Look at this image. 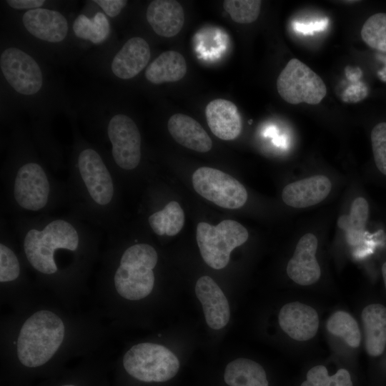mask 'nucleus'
<instances>
[{"label": "nucleus", "mask_w": 386, "mask_h": 386, "mask_svg": "<svg viewBox=\"0 0 386 386\" xmlns=\"http://www.w3.org/2000/svg\"><path fill=\"white\" fill-rule=\"evenodd\" d=\"M19 24L26 36L49 47L60 46L73 37L71 22L55 9L44 7L23 11Z\"/></svg>", "instance_id": "11"}, {"label": "nucleus", "mask_w": 386, "mask_h": 386, "mask_svg": "<svg viewBox=\"0 0 386 386\" xmlns=\"http://www.w3.org/2000/svg\"><path fill=\"white\" fill-rule=\"evenodd\" d=\"M121 365L132 378L147 383L164 382L179 369L177 357L167 347L153 342H141L122 354Z\"/></svg>", "instance_id": "8"}, {"label": "nucleus", "mask_w": 386, "mask_h": 386, "mask_svg": "<svg viewBox=\"0 0 386 386\" xmlns=\"http://www.w3.org/2000/svg\"><path fill=\"white\" fill-rule=\"evenodd\" d=\"M114 332L94 306L71 309L47 293L26 310L1 315V360L37 372L102 350Z\"/></svg>", "instance_id": "1"}, {"label": "nucleus", "mask_w": 386, "mask_h": 386, "mask_svg": "<svg viewBox=\"0 0 386 386\" xmlns=\"http://www.w3.org/2000/svg\"><path fill=\"white\" fill-rule=\"evenodd\" d=\"M248 237L247 229L234 220H223L216 226L201 222L197 227V242L202 257L215 269L225 267L232 251Z\"/></svg>", "instance_id": "9"}, {"label": "nucleus", "mask_w": 386, "mask_h": 386, "mask_svg": "<svg viewBox=\"0 0 386 386\" xmlns=\"http://www.w3.org/2000/svg\"><path fill=\"white\" fill-rule=\"evenodd\" d=\"M34 279L8 221L0 227V304L11 312L28 310L46 295Z\"/></svg>", "instance_id": "6"}, {"label": "nucleus", "mask_w": 386, "mask_h": 386, "mask_svg": "<svg viewBox=\"0 0 386 386\" xmlns=\"http://www.w3.org/2000/svg\"><path fill=\"white\" fill-rule=\"evenodd\" d=\"M3 208L10 215L51 214L66 204L65 182L57 179L30 132L15 124L1 170Z\"/></svg>", "instance_id": "3"}, {"label": "nucleus", "mask_w": 386, "mask_h": 386, "mask_svg": "<svg viewBox=\"0 0 386 386\" xmlns=\"http://www.w3.org/2000/svg\"><path fill=\"white\" fill-rule=\"evenodd\" d=\"M8 222L39 287L66 307L81 308L102 252L94 227L69 212L11 215Z\"/></svg>", "instance_id": "2"}, {"label": "nucleus", "mask_w": 386, "mask_h": 386, "mask_svg": "<svg viewBox=\"0 0 386 386\" xmlns=\"http://www.w3.org/2000/svg\"><path fill=\"white\" fill-rule=\"evenodd\" d=\"M259 0H225L224 10L232 20L239 24H249L257 20L261 10Z\"/></svg>", "instance_id": "29"}, {"label": "nucleus", "mask_w": 386, "mask_h": 386, "mask_svg": "<svg viewBox=\"0 0 386 386\" xmlns=\"http://www.w3.org/2000/svg\"><path fill=\"white\" fill-rule=\"evenodd\" d=\"M150 58L148 42L141 36L131 37L109 57L108 74L119 80L133 79L147 67Z\"/></svg>", "instance_id": "13"}, {"label": "nucleus", "mask_w": 386, "mask_h": 386, "mask_svg": "<svg viewBox=\"0 0 386 386\" xmlns=\"http://www.w3.org/2000/svg\"><path fill=\"white\" fill-rule=\"evenodd\" d=\"M112 31L111 19L98 6L95 11L79 14L71 21L73 37L94 46L105 44Z\"/></svg>", "instance_id": "20"}, {"label": "nucleus", "mask_w": 386, "mask_h": 386, "mask_svg": "<svg viewBox=\"0 0 386 386\" xmlns=\"http://www.w3.org/2000/svg\"><path fill=\"white\" fill-rule=\"evenodd\" d=\"M382 277H383L385 286V288H386V262L382 264Z\"/></svg>", "instance_id": "35"}, {"label": "nucleus", "mask_w": 386, "mask_h": 386, "mask_svg": "<svg viewBox=\"0 0 386 386\" xmlns=\"http://www.w3.org/2000/svg\"><path fill=\"white\" fill-rule=\"evenodd\" d=\"M58 386H77V385L72 382H66V383L61 384Z\"/></svg>", "instance_id": "36"}, {"label": "nucleus", "mask_w": 386, "mask_h": 386, "mask_svg": "<svg viewBox=\"0 0 386 386\" xmlns=\"http://www.w3.org/2000/svg\"><path fill=\"white\" fill-rule=\"evenodd\" d=\"M96 4L111 20L117 17L126 7V0H93Z\"/></svg>", "instance_id": "32"}, {"label": "nucleus", "mask_w": 386, "mask_h": 386, "mask_svg": "<svg viewBox=\"0 0 386 386\" xmlns=\"http://www.w3.org/2000/svg\"><path fill=\"white\" fill-rule=\"evenodd\" d=\"M192 184L199 195L223 208L238 209L247 200L244 187L231 175L217 169H197L192 174Z\"/></svg>", "instance_id": "12"}, {"label": "nucleus", "mask_w": 386, "mask_h": 386, "mask_svg": "<svg viewBox=\"0 0 386 386\" xmlns=\"http://www.w3.org/2000/svg\"><path fill=\"white\" fill-rule=\"evenodd\" d=\"M195 293L202 305L208 326L213 330L225 327L230 317L228 301L222 290L209 276L199 278L195 285Z\"/></svg>", "instance_id": "16"}, {"label": "nucleus", "mask_w": 386, "mask_h": 386, "mask_svg": "<svg viewBox=\"0 0 386 386\" xmlns=\"http://www.w3.org/2000/svg\"><path fill=\"white\" fill-rule=\"evenodd\" d=\"M146 19L157 35L172 37L181 31L184 23V13L177 1L154 0L147 8Z\"/></svg>", "instance_id": "19"}, {"label": "nucleus", "mask_w": 386, "mask_h": 386, "mask_svg": "<svg viewBox=\"0 0 386 386\" xmlns=\"http://www.w3.org/2000/svg\"><path fill=\"white\" fill-rule=\"evenodd\" d=\"M360 34L370 47L386 52V13L370 16L364 23Z\"/></svg>", "instance_id": "27"}, {"label": "nucleus", "mask_w": 386, "mask_h": 386, "mask_svg": "<svg viewBox=\"0 0 386 386\" xmlns=\"http://www.w3.org/2000/svg\"><path fill=\"white\" fill-rule=\"evenodd\" d=\"M0 71L9 91L26 104L43 100L49 91V75L43 62L22 44L10 40L1 46Z\"/></svg>", "instance_id": "7"}, {"label": "nucleus", "mask_w": 386, "mask_h": 386, "mask_svg": "<svg viewBox=\"0 0 386 386\" xmlns=\"http://www.w3.org/2000/svg\"><path fill=\"white\" fill-rule=\"evenodd\" d=\"M371 143L377 169L386 175V122L376 124L371 132Z\"/></svg>", "instance_id": "30"}, {"label": "nucleus", "mask_w": 386, "mask_h": 386, "mask_svg": "<svg viewBox=\"0 0 386 386\" xmlns=\"http://www.w3.org/2000/svg\"><path fill=\"white\" fill-rule=\"evenodd\" d=\"M5 2L10 9L23 11L47 7L50 4L45 0H7Z\"/></svg>", "instance_id": "33"}, {"label": "nucleus", "mask_w": 386, "mask_h": 386, "mask_svg": "<svg viewBox=\"0 0 386 386\" xmlns=\"http://www.w3.org/2000/svg\"><path fill=\"white\" fill-rule=\"evenodd\" d=\"M301 386H353V384L347 370L340 369L330 376L325 366L317 365L307 372V380Z\"/></svg>", "instance_id": "28"}, {"label": "nucleus", "mask_w": 386, "mask_h": 386, "mask_svg": "<svg viewBox=\"0 0 386 386\" xmlns=\"http://www.w3.org/2000/svg\"><path fill=\"white\" fill-rule=\"evenodd\" d=\"M184 213L175 201L168 202L162 209L152 212L147 222L152 232L158 236H174L182 229Z\"/></svg>", "instance_id": "25"}, {"label": "nucleus", "mask_w": 386, "mask_h": 386, "mask_svg": "<svg viewBox=\"0 0 386 386\" xmlns=\"http://www.w3.org/2000/svg\"><path fill=\"white\" fill-rule=\"evenodd\" d=\"M278 320L282 330L297 341L312 339L319 327V317L316 310L299 302L284 305L279 311Z\"/></svg>", "instance_id": "15"}, {"label": "nucleus", "mask_w": 386, "mask_h": 386, "mask_svg": "<svg viewBox=\"0 0 386 386\" xmlns=\"http://www.w3.org/2000/svg\"><path fill=\"white\" fill-rule=\"evenodd\" d=\"M328 24L327 19H322L309 24H305L295 21L293 24L294 29L304 34H312L314 31H324Z\"/></svg>", "instance_id": "34"}, {"label": "nucleus", "mask_w": 386, "mask_h": 386, "mask_svg": "<svg viewBox=\"0 0 386 386\" xmlns=\"http://www.w3.org/2000/svg\"><path fill=\"white\" fill-rule=\"evenodd\" d=\"M187 73V63L184 56L173 50L166 51L154 59L146 68V79L153 84L175 82Z\"/></svg>", "instance_id": "23"}, {"label": "nucleus", "mask_w": 386, "mask_h": 386, "mask_svg": "<svg viewBox=\"0 0 386 386\" xmlns=\"http://www.w3.org/2000/svg\"><path fill=\"white\" fill-rule=\"evenodd\" d=\"M317 238L312 233H307L298 241L294 254L287 266L289 277L300 285H310L320 277L321 270L315 254Z\"/></svg>", "instance_id": "14"}, {"label": "nucleus", "mask_w": 386, "mask_h": 386, "mask_svg": "<svg viewBox=\"0 0 386 386\" xmlns=\"http://www.w3.org/2000/svg\"><path fill=\"white\" fill-rule=\"evenodd\" d=\"M167 128L173 139L183 147L198 152H207L212 149L209 136L192 117L175 114L169 119Z\"/></svg>", "instance_id": "21"}, {"label": "nucleus", "mask_w": 386, "mask_h": 386, "mask_svg": "<svg viewBox=\"0 0 386 386\" xmlns=\"http://www.w3.org/2000/svg\"><path fill=\"white\" fill-rule=\"evenodd\" d=\"M224 382L229 386H269L262 365L246 358H238L226 367Z\"/></svg>", "instance_id": "24"}, {"label": "nucleus", "mask_w": 386, "mask_h": 386, "mask_svg": "<svg viewBox=\"0 0 386 386\" xmlns=\"http://www.w3.org/2000/svg\"><path fill=\"white\" fill-rule=\"evenodd\" d=\"M279 96L287 103L315 105L327 94L322 78L297 59H290L277 79Z\"/></svg>", "instance_id": "10"}, {"label": "nucleus", "mask_w": 386, "mask_h": 386, "mask_svg": "<svg viewBox=\"0 0 386 386\" xmlns=\"http://www.w3.org/2000/svg\"><path fill=\"white\" fill-rule=\"evenodd\" d=\"M326 326L330 333L342 337L349 346L359 347L361 335L358 324L348 312L340 310L333 313L328 318Z\"/></svg>", "instance_id": "26"}, {"label": "nucleus", "mask_w": 386, "mask_h": 386, "mask_svg": "<svg viewBox=\"0 0 386 386\" xmlns=\"http://www.w3.org/2000/svg\"><path fill=\"white\" fill-rule=\"evenodd\" d=\"M332 189L330 180L316 175L286 185L282 193L283 202L295 208H305L323 201Z\"/></svg>", "instance_id": "17"}, {"label": "nucleus", "mask_w": 386, "mask_h": 386, "mask_svg": "<svg viewBox=\"0 0 386 386\" xmlns=\"http://www.w3.org/2000/svg\"><path fill=\"white\" fill-rule=\"evenodd\" d=\"M65 184L69 213L108 234L119 229V179L102 150L76 129Z\"/></svg>", "instance_id": "4"}, {"label": "nucleus", "mask_w": 386, "mask_h": 386, "mask_svg": "<svg viewBox=\"0 0 386 386\" xmlns=\"http://www.w3.org/2000/svg\"><path fill=\"white\" fill-rule=\"evenodd\" d=\"M107 112H99L89 119L87 129L92 142L102 150L120 179L141 165L142 136L131 117L113 112L112 107Z\"/></svg>", "instance_id": "5"}, {"label": "nucleus", "mask_w": 386, "mask_h": 386, "mask_svg": "<svg viewBox=\"0 0 386 386\" xmlns=\"http://www.w3.org/2000/svg\"><path fill=\"white\" fill-rule=\"evenodd\" d=\"M367 352L372 357L381 355L386 347V307L381 304L366 306L361 315Z\"/></svg>", "instance_id": "22"}, {"label": "nucleus", "mask_w": 386, "mask_h": 386, "mask_svg": "<svg viewBox=\"0 0 386 386\" xmlns=\"http://www.w3.org/2000/svg\"><path fill=\"white\" fill-rule=\"evenodd\" d=\"M369 215V205L363 197L356 198L350 208L349 221L352 229L357 234L365 230Z\"/></svg>", "instance_id": "31"}, {"label": "nucleus", "mask_w": 386, "mask_h": 386, "mask_svg": "<svg viewBox=\"0 0 386 386\" xmlns=\"http://www.w3.org/2000/svg\"><path fill=\"white\" fill-rule=\"evenodd\" d=\"M207 124L212 132L222 140H232L241 133L242 122L237 106L232 102L217 99L205 109Z\"/></svg>", "instance_id": "18"}]
</instances>
